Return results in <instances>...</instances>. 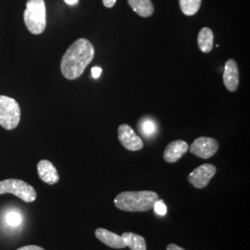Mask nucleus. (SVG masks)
Returning <instances> with one entry per match:
<instances>
[{"label": "nucleus", "mask_w": 250, "mask_h": 250, "mask_svg": "<svg viewBox=\"0 0 250 250\" xmlns=\"http://www.w3.org/2000/svg\"><path fill=\"white\" fill-rule=\"evenodd\" d=\"M167 250H185L184 249H182V248H180L179 246L177 245H175V244H170V245H168V247H167Z\"/></svg>", "instance_id": "5701e85b"}, {"label": "nucleus", "mask_w": 250, "mask_h": 250, "mask_svg": "<svg viewBox=\"0 0 250 250\" xmlns=\"http://www.w3.org/2000/svg\"><path fill=\"white\" fill-rule=\"evenodd\" d=\"M180 8L187 16H193L199 10L201 0H179Z\"/></svg>", "instance_id": "dca6fc26"}, {"label": "nucleus", "mask_w": 250, "mask_h": 250, "mask_svg": "<svg viewBox=\"0 0 250 250\" xmlns=\"http://www.w3.org/2000/svg\"><path fill=\"white\" fill-rule=\"evenodd\" d=\"M37 171L40 179L47 185H55L59 182L60 176L58 170L52 162L46 160L39 161L37 164Z\"/></svg>", "instance_id": "9d476101"}, {"label": "nucleus", "mask_w": 250, "mask_h": 250, "mask_svg": "<svg viewBox=\"0 0 250 250\" xmlns=\"http://www.w3.org/2000/svg\"><path fill=\"white\" fill-rule=\"evenodd\" d=\"M94 56L95 48L90 41L84 38L76 40L63 55L61 63L63 76L68 80L79 78Z\"/></svg>", "instance_id": "f257e3e1"}, {"label": "nucleus", "mask_w": 250, "mask_h": 250, "mask_svg": "<svg viewBox=\"0 0 250 250\" xmlns=\"http://www.w3.org/2000/svg\"><path fill=\"white\" fill-rule=\"evenodd\" d=\"M13 194L27 203L34 202L36 198L35 188L18 179H8L0 182V195Z\"/></svg>", "instance_id": "39448f33"}, {"label": "nucleus", "mask_w": 250, "mask_h": 250, "mask_svg": "<svg viewBox=\"0 0 250 250\" xmlns=\"http://www.w3.org/2000/svg\"><path fill=\"white\" fill-rule=\"evenodd\" d=\"M159 199V195L153 191H126L115 197L114 204L124 211L143 212L153 208Z\"/></svg>", "instance_id": "f03ea898"}, {"label": "nucleus", "mask_w": 250, "mask_h": 250, "mask_svg": "<svg viewBox=\"0 0 250 250\" xmlns=\"http://www.w3.org/2000/svg\"><path fill=\"white\" fill-rule=\"evenodd\" d=\"M64 1L66 2V4H68V5H70V6H73V5L77 4L79 0H64Z\"/></svg>", "instance_id": "b1692460"}, {"label": "nucleus", "mask_w": 250, "mask_h": 250, "mask_svg": "<svg viewBox=\"0 0 250 250\" xmlns=\"http://www.w3.org/2000/svg\"><path fill=\"white\" fill-rule=\"evenodd\" d=\"M213 32L208 27L202 28L197 36V44L199 49L204 53H209L213 47Z\"/></svg>", "instance_id": "ddd939ff"}, {"label": "nucleus", "mask_w": 250, "mask_h": 250, "mask_svg": "<svg viewBox=\"0 0 250 250\" xmlns=\"http://www.w3.org/2000/svg\"><path fill=\"white\" fill-rule=\"evenodd\" d=\"M21 222H22V216L16 210L9 211L6 214V223L10 227H18L21 224Z\"/></svg>", "instance_id": "f3484780"}, {"label": "nucleus", "mask_w": 250, "mask_h": 250, "mask_svg": "<svg viewBox=\"0 0 250 250\" xmlns=\"http://www.w3.org/2000/svg\"><path fill=\"white\" fill-rule=\"evenodd\" d=\"M118 138L125 148L130 151H137L144 147L142 139L128 125H122L119 127Z\"/></svg>", "instance_id": "6e6552de"}, {"label": "nucleus", "mask_w": 250, "mask_h": 250, "mask_svg": "<svg viewBox=\"0 0 250 250\" xmlns=\"http://www.w3.org/2000/svg\"><path fill=\"white\" fill-rule=\"evenodd\" d=\"M219 144L210 137L201 136L197 138L190 146V152L201 159H209L218 151Z\"/></svg>", "instance_id": "0eeeda50"}, {"label": "nucleus", "mask_w": 250, "mask_h": 250, "mask_svg": "<svg viewBox=\"0 0 250 250\" xmlns=\"http://www.w3.org/2000/svg\"><path fill=\"white\" fill-rule=\"evenodd\" d=\"M17 250H45L43 248L41 247H38V246H34V245H30V246H25V247H22L21 249H19Z\"/></svg>", "instance_id": "412c9836"}, {"label": "nucleus", "mask_w": 250, "mask_h": 250, "mask_svg": "<svg viewBox=\"0 0 250 250\" xmlns=\"http://www.w3.org/2000/svg\"><path fill=\"white\" fill-rule=\"evenodd\" d=\"M128 3L136 14L144 18H148L154 13L151 0H128Z\"/></svg>", "instance_id": "4468645a"}, {"label": "nucleus", "mask_w": 250, "mask_h": 250, "mask_svg": "<svg viewBox=\"0 0 250 250\" xmlns=\"http://www.w3.org/2000/svg\"><path fill=\"white\" fill-rule=\"evenodd\" d=\"M116 1L117 0H103V4H104V6H105L106 8L110 9V8H112V7L115 6Z\"/></svg>", "instance_id": "4be33fe9"}, {"label": "nucleus", "mask_w": 250, "mask_h": 250, "mask_svg": "<svg viewBox=\"0 0 250 250\" xmlns=\"http://www.w3.org/2000/svg\"><path fill=\"white\" fill-rule=\"evenodd\" d=\"M96 236L103 244L112 249L121 250L126 248V244L124 241L122 235H118L116 233L107 231L104 228H98L96 230Z\"/></svg>", "instance_id": "f8f14e48"}, {"label": "nucleus", "mask_w": 250, "mask_h": 250, "mask_svg": "<svg viewBox=\"0 0 250 250\" xmlns=\"http://www.w3.org/2000/svg\"><path fill=\"white\" fill-rule=\"evenodd\" d=\"M217 169L212 164H203L196 168L189 175V183L198 189H203L209 184L210 180L216 174Z\"/></svg>", "instance_id": "423d86ee"}, {"label": "nucleus", "mask_w": 250, "mask_h": 250, "mask_svg": "<svg viewBox=\"0 0 250 250\" xmlns=\"http://www.w3.org/2000/svg\"><path fill=\"white\" fill-rule=\"evenodd\" d=\"M21 120V107L15 99L0 96V125L6 130H13Z\"/></svg>", "instance_id": "20e7f679"}, {"label": "nucleus", "mask_w": 250, "mask_h": 250, "mask_svg": "<svg viewBox=\"0 0 250 250\" xmlns=\"http://www.w3.org/2000/svg\"><path fill=\"white\" fill-rule=\"evenodd\" d=\"M126 247H129L131 250H146V244L143 236L134 232H126L122 234Z\"/></svg>", "instance_id": "2eb2a0df"}, {"label": "nucleus", "mask_w": 250, "mask_h": 250, "mask_svg": "<svg viewBox=\"0 0 250 250\" xmlns=\"http://www.w3.org/2000/svg\"><path fill=\"white\" fill-rule=\"evenodd\" d=\"M188 150V145L183 140H176L168 145L166 147L163 158L169 163H174L178 161Z\"/></svg>", "instance_id": "9b49d317"}, {"label": "nucleus", "mask_w": 250, "mask_h": 250, "mask_svg": "<svg viewBox=\"0 0 250 250\" xmlns=\"http://www.w3.org/2000/svg\"><path fill=\"white\" fill-rule=\"evenodd\" d=\"M24 22L33 35H40L46 26V10L44 0H28L24 11Z\"/></svg>", "instance_id": "7ed1b4c3"}, {"label": "nucleus", "mask_w": 250, "mask_h": 250, "mask_svg": "<svg viewBox=\"0 0 250 250\" xmlns=\"http://www.w3.org/2000/svg\"><path fill=\"white\" fill-rule=\"evenodd\" d=\"M157 131V126L151 120H146L141 124V133L146 136H152Z\"/></svg>", "instance_id": "a211bd4d"}, {"label": "nucleus", "mask_w": 250, "mask_h": 250, "mask_svg": "<svg viewBox=\"0 0 250 250\" xmlns=\"http://www.w3.org/2000/svg\"><path fill=\"white\" fill-rule=\"evenodd\" d=\"M224 83L230 92H235L239 84V71L237 63L234 60H229L225 63L224 72Z\"/></svg>", "instance_id": "1a4fd4ad"}, {"label": "nucleus", "mask_w": 250, "mask_h": 250, "mask_svg": "<svg viewBox=\"0 0 250 250\" xmlns=\"http://www.w3.org/2000/svg\"><path fill=\"white\" fill-rule=\"evenodd\" d=\"M153 208H154L155 212H156L157 214L163 216V215H165L167 213V208H166V205L163 203V201L161 200V199H159V200L154 204Z\"/></svg>", "instance_id": "6ab92c4d"}, {"label": "nucleus", "mask_w": 250, "mask_h": 250, "mask_svg": "<svg viewBox=\"0 0 250 250\" xmlns=\"http://www.w3.org/2000/svg\"><path fill=\"white\" fill-rule=\"evenodd\" d=\"M101 72H102V69L99 68V67H93V68L91 69L92 76H93V78H95V79L99 78V76L101 75Z\"/></svg>", "instance_id": "aec40b11"}]
</instances>
